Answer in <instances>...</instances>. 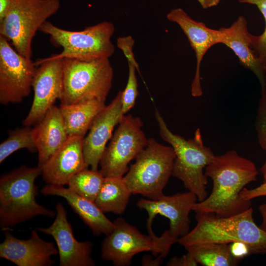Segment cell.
Returning a JSON list of instances; mask_svg holds the SVG:
<instances>
[{"mask_svg": "<svg viewBox=\"0 0 266 266\" xmlns=\"http://www.w3.org/2000/svg\"><path fill=\"white\" fill-rule=\"evenodd\" d=\"M204 174L212 182L211 192L192 208L196 213H213L222 217L241 213L251 207V200L241 199L246 185L256 181L258 171L251 160L234 150L215 156L205 167Z\"/></svg>", "mask_w": 266, "mask_h": 266, "instance_id": "1", "label": "cell"}, {"mask_svg": "<svg viewBox=\"0 0 266 266\" xmlns=\"http://www.w3.org/2000/svg\"><path fill=\"white\" fill-rule=\"evenodd\" d=\"M196 226L177 240L184 247L208 243L229 244L242 242L249 247L251 254H266V232L253 218V209L230 217L213 213H196Z\"/></svg>", "mask_w": 266, "mask_h": 266, "instance_id": "2", "label": "cell"}, {"mask_svg": "<svg viewBox=\"0 0 266 266\" xmlns=\"http://www.w3.org/2000/svg\"><path fill=\"white\" fill-rule=\"evenodd\" d=\"M41 174L39 166L23 165L0 178V227L3 230L36 216H56V211L39 204L36 179Z\"/></svg>", "mask_w": 266, "mask_h": 266, "instance_id": "3", "label": "cell"}, {"mask_svg": "<svg viewBox=\"0 0 266 266\" xmlns=\"http://www.w3.org/2000/svg\"><path fill=\"white\" fill-rule=\"evenodd\" d=\"M155 117L161 137L170 145L175 153L172 175L181 180L189 191L195 194L199 201H202L208 196V178L203 169L215 155L204 145L200 129L196 130L193 137L187 140L168 129L157 109Z\"/></svg>", "mask_w": 266, "mask_h": 266, "instance_id": "4", "label": "cell"}, {"mask_svg": "<svg viewBox=\"0 0 266 266\" xmlns=\"http://www.w3.org/2000/svg\"><path fill=\"white\" fill-rule=\"evenodd\" d=\"M175 153L170 146L160 144L153 138L135 157L123 179L132 194H139L152 200L164 195L171 175Z\"/></svg>", "mask_w": 266, "mask_h": 266, "instance_id": "5", "label": "cell"}, {"mask_svg": "<svg viewBox=\"0 0 266 266\" xmlns=\"http://www.w3.org/2000/svg\"><path fill=\"white\" fill-rule=\"evenodd\" d=\"M39 31L50 35L54 46L63 49L59 54L47 57L49 59L89 61L109 58L115 52V46L111 41L115 27L110 22L103 21L82 31H71L46 21Z\"/></svg>", "mask_w": 266, "mask_h": 266, "instance_id": "6", "label": "cell"}, {"mask_svg": "<svg viewBox=\"0 0 266 266\" xmlns=\"http://www.w3.org/2000/svg\"><path fill=\"white\" fill-rule=\"evenodd\" d=\"M63 73L61 104H72L92 99L105 102L113 78L109 58L89 61L65 58Z\"/></svg>", "mask_w": 266, "mask_h": 266, "instance_id": "7", "label": "cell"}, {"mask_svg": "<svg viewBox=\"0 0 266 266\" xmlns=\"http://www.w3.org/2000/svg\"><path fill=\"white\" fill-rule=\"evenodd\" d=\"M60 7L59 0H11L0 21V35L22 56L31 59L32 42L37 31Z\"/></svg>", "mask_w": 266, "mask_h": 266, "instance_id": "8", "label": "cell"}, {"mask_svg": "<svg viewBox=\"0 0 266 266\" xmlns=\"http://www.w3.org/2000/svg\"><path fill=\"white\" fill-rule=\"evenodd\" d=\"M113 223V230L101 242L100 256L103 260L115 266H130L134 256L144 251L156 256L160 254L164 258L175 243L167 230L156 240L142 233L122 217L117 218Z\"/></svg>", "mask_w": 266, "mask_h": 266, "instance_id": "9", "label": "cell"}, {"mask_svg": "<svg viewBox=\"0 0 266 266\" xmlns=\"http://www.w3.org/2000/svg\"><path fill=\"white\" fill-rule=\"evenodd\" d=\"M138 117L124 116L103 152L100 172L104 177H123L128 165L145 147L147 139Z\"/></svg>", "mask_w": 266, "mask_h": 266, "instance_id": "10", "label": "cell"}, {"mask_svg": "<svg viewBox=\"0 0 266 266\" xmlns=\"http://www.w3.org/2000/svg\"><path fill=\"white\" fill-rule=\"evenodd\" d=\"M36 66L0 35V103H18L31 92Z\"/></svg>", "mask_w": 266, "mask_h": 266, "instance_id": "11", "label": "cell"}, {"mask_svg": "<svg viewBox=\"0 0 266 266\" xmlns=\"http://www.w3.org/2000/svg\"><path fill=\"white\" fill-rule=\"evenodd\" d=\"M36 68L32 89L34 96L30 111L22 121L23 126L34 125L61 98L64 87L63 59H41Z\"/></svg>", "mask_w": 266, "mask_h": 266, "instance_id": "12", "label": "cell"}, {"mask_svg": "<svg viewBox=\"0 0 266 266\" xmlns=\"http://www.w3.org/2000/svg\"><path fill=\"white\" fill-rule=\"evenodd\" d=\"M198 201L197 196L188 191L172 196L164 195L157 200L141 198L136 206L147 212L146 228L149 235L152 237L155 235L152 225L154 218L159 214L168 219L169 229L167 231L170 237L176 243L190 232V213Z\"/></svg>", "mask_w": 266, "mask_h": 266, "instance_id": "13", "label": "cell"}, {"mask_svg": "<svg viewBox=\"0 0 266 266\" xmlns=\"http://www.w3.org/2000/svg\"><path fill=\"white\" fill-rule=\"evenodd\" d=\"M56 215L53 223L48 227L35 229L50 235L55 240L58 250L60 266H94L92 256L93 244L88 240L79 241L75 238L66 211L61 202L55 207Z\"/></svg>", "mask_w": 266, "mask_h": 266, "instance_id": "14", "label": "cell"}, {"mask_svg": "<svg viewBox=\"0 0 266 266\" xmlns=\"http://www.w3.org/2000/svg\"><path fill=\"white\" fill-rule=\"evenodd\" d=\"M4 239L0 244V257L17 266H52L56 261L52 257L58 254L52 242L41 238L33 229L30 238L21 239L8 230L4 231Z\"/></svg>", "mask_w": 266, "mask_h": 266, "instance_id": "15", "label": "cell"}, {"mask_svg": "<svg viewBox=\"0 0 266 266\" xmlns=\"http://www.w3.org/2000/svg\"><path fill=\"white\" fill-rule=\"evenodd\" d=\"M170 22L176 23L183 31L194 50L196 58V69L191 84V94L194 97L202 95L200 75V66L207 51L215 44L221 43L222 33L220 29H211L191 18L182 8L171 10L166 16Z\"/></svg>", "mask_w": 266, "mask_h": 266, "instance_id": "16", "label": "cell"}, {"mask_svg": "<svg viewBox=\"0 0 266 266\" xmlns=\"http://www.w3.org/2000/svg\"><path fill=\"white\" fill-rule=\"evenodd\" d=\"M122 92L119 91L111 103L96 116L89 133L84 137V159L92 169L98 170L106 143L112 137L115 127L125 115L122 111Z\"/></svg>", "mask_w": 266, "mask_h": 266, "instance_id": "17", "label": "cell"}, {"mask_svg": "<svg viewBox=\"0 0 266 266\" xmlns=\"http://www.w3.org/2000/svg\"><path fill=\"white\" fill-rule=\"evenodd\" d=\"M84 137L69 136L64 144L40 167L47 184L67 185L71 178L88 168L83 153Z\"/></svg>", "mask_w": 266, "mask_h": 266, "instance_id": "18", "label": "cell"}, {"mask_svg": "<svg viewBox=\"0 0 266 266\" xmlns=\"http://www.w3.org/2000/svg\"><path fill=\"white\" fill-rule=\"evenodd\" d=\"M41 193L45 196L65 199L95 235H107L113 230V222L106 217L95 201L80 196L69 188L63 185L47 184L42 188Z\"/></svg>", "mask_w": 266, "mask_h": 266, "instance_id": "19", "label": "cell"}, {"mask_svg": "<svg viewBox=\"0 0 266 266\" xmlns=\"http://www.w3.org/2000/svg\"><path fill=\"white\" fill-rule=\"evenodd\" d=\"M38 152V166L41 167L68 137L60 108L52 106L33 128Z\"/></svg>", "mask_w": 266, "mask_h": 266, "instance_id": "20", "label": "cell"}, {"mask_svg": "<svg viewBox=\"0 0 266 266\" xmlns=\"http://www.w3.org/2000/svg\"><path fill=\"white\" fill-rule=\"evenodd\" d=\"M219 29L222 33L221 43L233 51L241 66L255 74L261 86L265 84L266 72L251 48L252 34L248 31L245 18L240 15L229 27Z\"/></svg>", "mask_w": 266, "mask_h": 266, "instance_id": "21", "label": "cell"}, {"mask_svg": "<svg viewBox=\"0 0 266 266\" xmlns=\"http://www.w3.org/2000/svg\"><path fill=\"white\" fill-rule=\"evenodd\" d=\"M96 99L84 100L59 107L68 136L84 137L96 116L106 106Z\"/></svg>", "mask_w": 266, "mask_h": 266, "instance_id": "22", "label": "cell"}, {"mask_svg": "<svg viewBox=\"0 0 266 266\" xmlns=\"http://www.w3.org/2000/svg\"><path fill=\"white\" fill-rule=\"evenodd\" d=\"M131 194L123 177H107L95 202L104 213L121 215L127 208Z\"/></svg>", "mask_w": 266, "mask_h": 266, "instance_id": "23", "label": "cell"}, {"mask_svg": "<svg viewBox=\"0 0 266 266\" xmlns=\"http://www.w3.org/2000/svg\"><path fill=\"white\" fill-rule=\"evenodd\" d=\"M184 248L198 264L203 266H235L240 262L231 254L229 244L208 243Z\"/></svg>", "mask_w": 266, "mask_h": 266, "instance_id": "24", "label": "cell"}, {"mask_svg": "<svg viewBox=\"0 0 266 266\" xmlns=\"http://www.w3.org/2000/svg\"><path fill=\"white\" fill-rule=\"evenodd\" d=\"M104 178L100 170L86 168L71 178L67 184L68 188L80 196L95 201Z\"/></svg>", "mask_w": 266, "mask_h": 266, "instance_id": "25", "label": "cell"}, {"mask_svg": "<svg viewBox=\"0 0 266 266\" xmlns=\"http://www.w3.org/2000/svg\"><path fill=\"white\" fill-rule=\"evenodd\" d=\"M24 148L33 153L37 151L33 128L30 126L9 131L8 137L0 144V163L15 151Z\"/></svg>", "mask_w": 266, "mask_h": 266, "instance_id": "26", "label": "cell"}, {"mask_svg": "<svg viewBox=\"0 0 266 266\" xmlns=\"http://www.w3.org/2000/svg\"><path fill=\"white\" fill-rule=\"evenodd\" d=\"M261 87L255 126L259 145L266 153V83ZM260 171L264 182H266V158L260 168Z\"/></svg>", "mask_w": 266, "mask_h": 266, "instance_id": "27", "label": "cell"}, {"mask_svg": "<svg viewBox=\"0 0 266 266\" xmlns=\"http://www.w3.org/2000/svg\"><path fill=\"white\" fill-rule=\"evenodd\" d=\"M240 3L256 5L265 21L264 32L259 35H252L251 47L259 62L266 72V0H237Z\"/></svg>", "mask_w": 266, "mask_h": 266, "instance_id": "28", "label": "cell"}, {"mask_svg": "<svg viewBox=\"0 0 266 266\" xmlns=\"http://www.w3.org/2000/svg\"><path fill=\"white\" fill-rule=\"evenodd\" d=\"M129 75L126 86L122 92V111L125 115L134 105L138 94L136 68L128 63Z\"/></svg>", "mask_w": 266, "mask_h": 266, "instance_id": "29", "label": "cell"}, {"mask_svg": "<svg viewBox=\"0 0 266 266\" xmlns=\"http://www.w3.org/2000/svg\"><path fill=\"white\" fill-rule=\"evenodd\" d=\"M135 40L131 35L119 37L117 39V46L122 51L128 60V63L133 65L140 73L139 66L136 62L133 53V47Z\"/></svg>", "mask_w": 266, "mask_h": 266, "instance_id": "30", "label": "cell"}, {"mask_svg": "<svg viewBox=\"0 0 266 266\" xmlns=\"http://www.w3.org/2000/svg\"><path fill=\"white\" fill-rule=\"evenodd\" d=\"M240 196L244 200H251L256 198L266 196V182L255 188L248 189L245 187L240 192Z\"/></svg>", "mask_w": 266, "mask_h": 266, "instance_id": "31", "label": "cell"}, {"mask_svg": "<svg viewBox=\"0 0 266 266\" xmlns=\"http://www.w3.org/2000/svg\"><path fill=\"white\" fill-rule=\"evenodd\" d=\"M229 246L233 257L239 261L251 255L249 247L242 242H233L229 243Z\"/></svg>", "mask_w": 266, "mask_h": 266, "instance_id": "32", "label": "cell"}, {"mask_svg": "<svg viewBox=\"0 0 266 266\" xmlns=\"http://www.w3.org/2000/svg\"><path fill=\"white\" fill-rule=\"evenodd\" d=\"M198 263L191 254L187 252L180 257H173L167 262V266H197Z\"/></svg>", "mask_w": 266, "mask_h": 266, "instance_id": "33", "label": "cell"}, {"mask_svg": "<svg viewBox=\"0 0 266 266\" xmlns=\"http://www.w3.org/2000/svg\"><path fill=\"white\" fill-rule=\"evenodd\" d=\"M164 258L159 254L155 259L148 255L144 256L141 260V265L143 266H158L162 264Z\"/></svg>", "mask_w": 266, "mask_h": 266, "instance_id": "34", "label": "cell"}, {"mask_svg": "<svg viewBox=\"0 0 266 266\" xmlns=\"http://www.w3.org/2000/svg\"><path fill=\"white\" fill-rule=\"evenodd\" d=\"M11 2V0H0V21L6 15Z\"/></svg>", "mask_w": 266, "mask_h": 266, "instance_id": "35", "label": "cell"}, {"mask_svg": "<svg viewBox=\"0 0 266 266\" xmlns=\"http://www.w3.org/2000/svg\"><path fill=\"white\" fill-rule=\"evenodd\" d=\"M259 210L262 218V222L260 227L266 232V202L260 205Z\"/></svg>", "mask_w": 266, "mask_h": 266, "instance_id": "36", "label": "cell"}, {"mask_svg": "<svg viewBox=\"0 0 266 266\" xmlns=\"http://www.w3.org/2000/svg\"><path fill=\"white\" fill-rule=\"evenodd\" d=\"M198 1L201 7L204 9L217 6L219 4L217 0H198Z\"/></svg>", "mask_w": 266, "mask_h": 266, "instance_id": "37", "label": "cell"}, {"mask_svg": "<svg viewBox=\"0 0 266 266\" xmlns=\"http://www.w3.org/2000/svg\"><path fill=\"white\" fill-rule=\"evenodd\" d=\"M220 0H217V2H218V3H219Z\"/></svg>", "mask_w": 266, "mask_h": 266, "instance_id": "38", "label": "cell"}]
</instances>
